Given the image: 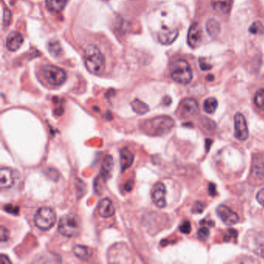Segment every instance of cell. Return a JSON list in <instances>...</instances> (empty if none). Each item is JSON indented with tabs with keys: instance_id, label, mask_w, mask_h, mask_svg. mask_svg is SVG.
Masks as SVG:
<instances>
[{
	"instance_id": "obj_1",
	"label": "cell",
	"mask_w": 264,
	"mask_h": 264,
	"mask_svg": "<svg viewBox=\"0 0 264 264\" xmlns=\"http://www.w3.org/2000/svg\"><path fill=\"white\" fill-rule=\"evenodd\" d=\"M85 64L87 70L94 75H100L106 67L104 55L96 46L88 45L85 51Z\"/></svg>"
},
{
	"instance_id": "obj_2",
	"label": "cell",
	"mask_w": 264,
	"mask_h": 264,
	"mask_svg": "<svg viewBox=\"0 0 264 264\" xmlns=\"http://www.w3.org/2000/svg\"><path fill=\"white\" fill-rule=\"evenodd\" d=\"M175 126V121L169 116H157L146 121L144 129L149 135L163 136L168 134Z\"/></svg>"
},
{
	"instance_id": "obj_3",
	"label": "cell",
	"mask_w": 264,
	"mask_h": 264,
	"mask_svg": "<svg viewBox=\"0 0 264 264\" xmlns=\"http://www.w3.org/2000/svg\"><path fill=\"white\" fill-rule=\"evenodd\" d=\"M171 76L177 83L188 85L193 79L192 70L188 61L183 59L175 60L171 65Z\"/></svg>"
},
{
	"instance_id": "obj_4",
	"label": "cell",
	"mask_w": 264,
	"mask_h": 264,
	"mask_svg": "<svg viewBox=\"0 0 264 264\" xmlns=\"http://www.w3.org/2000/svg\"><path fill=\"white\" fill-rule=\"evenodd\" d=\"M57 230L66 237H74L79 235L81 231V220L79 216L69 214L62 217L58 223Z\"/></svg>"
},
{
	"instance_id": "obj_5",
	"label": "cell",
	"mask_w": 264,
	"mask_h": 264,
	"mask_svg": "<svg viewBox=\"0 0 264 264\" xmlns=\"http://www.w3.org/2000/svg\"><path fill=\"white\" fill-rule=\"evenodd\" d=\"M56 222V214L51 208L43 207L35 214V223L41 230L50 229Z\"/></svg>"
},
{
	"instance_id": "obj_6",
	"label": "cell",
	"mask_w": 264,
	"mask_h": 264,
	"mask_svg": "<svg viewBox=\"0 0 264 264\" xmlns=\"http://www.w3.org/2000/svg\"><path fill=\"white\" fill-rule=\"evenodd\" d=\"M43 76L48 84L53 86H59L64 84L67 79V74L63 69L54 65L44 66Z\"/></svg>"
},
{
	"instance_id": "obj_7",
	"label": "cell",
	"mask_w": 264,
	"mask_h": 264,
	"mask_svg": "<svg viewBox=\"0 0 264 264\" xmlns=\"http://www.w3.org/2000/svg\"><path fill=\"white\" fill-rule=\"evenodd\" d=\"M234 127H235L236 138L240 141H245L249 137V129L246 119L242 113H238L234 117Z\"/></svg>"
},
{
	"instance_id": "obj_8",
	"label": "cell",
	"mask_w": 264,
	"mask_h": 264,
	"mask_svg": "<svg viewBox=\"0 0 264 264\" xmlns=\"http://www.w3.org/2000/svg\"><path fill=\"white\" fill-rule=\"evenodd\" d=\"M167 190L164 184L161 182L157 183L153 186L151 191V199L155 206L159 209L166 207Z\"/></svg>"
},
{
	"instance_id": "obj_9",
	"label": "cell",
	"mask_w": 264,
	"mask_h": 264,
	"mask_svg": "<svg viewBox=\"0 0 264 264\" xmlns=\"http://www.w3.org/2000/svg\"><path fill=\"white\" fill-rule=\"evenodd\" d=\"M199 104L194 98H186L180 103L178 107L179 115L183 118L194 116L199 112Z\"/></svg>"
},
{
	"instance_id": "obj_10",
	"label": "cell",
	"mask_w": 264,
	"mask_h": 264,
	"mask_svg": "<svg viewBox=\"0 0 264 264\" xmlns=\"http://www.w3.org/2000/svg\"><path fill=\"white\" fill-rule=\"evenodd\" d=\"M203 42V30L199 23H194L190 26L188 33V44L192 49L199 48Z\"/></svg>"
},
{
	"instance_id": "obj_11",
	"label": "cell",
	"mask_w": 264,
	"mask_h": 264,
	"mask_svg": "<svg viewBox=\"0 0 264 264\" xmlns=\"http://www.w3.org/2000/svg\"><path fill=\"white\" fill-rule=\"evenodd\" d=\"M216 212L219 218L222 219V222L226 225H235V224L238 223L239 220H240L238 215L224 205L218 206Z\"/></svg>"
},
{
	"instance_id": "obj_12",
	"label": "cell",
	"mask_w": 264,
	"mask_h": 264,
	"mask_svg": "<svg viewBox=\"0 0 264 264\" xmlns=\"http://www.w3.org/2000/svg\"><path fill=\"white\" fill-rule=\"evenodd\" d=\"M178 30L176 28L163 26L158 33V40L163 45H170L178 38Z\"/></svg>"
},
{
	"instance_id": "obj_13",
	"label": "cell",
	"mask_w": 264,
	"mask_h": 264,
	"mask_svg": "<svg viewBox=\"0 0 264 264\" xmlns=\"http://www.w3.org/2000/svg\"><path fill=\"white\" fill-rule=\"evenodd\" d=\"M23 37L20 32L13 31L9 35L7 40V48L9 51H16L21 47L23 43Z\"/></svg>"
},
{
	"instance_id": "obj_14",
	"label": "cell",
	"mask_w": 264,
	"mask_h": 264,
	"mask_svg": "<svg viewBox=\"0 0 264 264\" xmlns=\"http://www.w3.org/2000/svg\"><path fill=\"white\" fill-rule=\"evenodd\" d=\"M98 215L103 218H110L115 214V208L112 201L109 199H103L100 201L98 206Z\"/></svg>"
},
{
	"instance_id": "obj_15",
	"label": "cell",
	"mask_w": 264,
	"mask_h": 264,
	"mask_svg": "<svg viewBox=\"0 0 264 264\" xmlns=\"http://www.w3.org/2000/svg\"><path fill=\"white\" fill-rule=\"evenodd\" d=\"M14 184L12 170L8 168H2L0 170V186L2 189L11 188Z\"/></svg>"
},
{
	"instance_id": "obj_16",
	"label": "cell",
	"mask_w": 264,
	"mask_h": 264,
	"mask_svg": "<svg viewBox=\"0 0 264 264\" xmlns=\"http://www.w3.org/2000/svg\"><path fill=\"white\" fill-rule=\"evenodd\" d=\"M211 3L214 10L222 16L229 13L233 7V0H212Z\"/></svg>"
},
{
	"instance_id": "obj_17",
	"label": "cell",
	"mask_w": 264,
	"mask_h": 264,
	"mask_svg": "<svg viewBox=\"0 0 264 264\" xmlns=\"http://www.w3.org/2000/svg\"><path fill=\"white\" fill-rule=\"evenodd\" d=\"M134 154L128 148H123L120 151V164L122 172L130 168L134 163Z\"/></svg>"
},
{
	"instance_id": "obj_18",
	"label": "cell",
	"mask_w": 264,
	"mask_h": 264,
	"mask_svg": "<svg viewBox=\"0 0 264 264\" xmlns=\"http://www.w3.org/2000/svg\"><path fill=\"white\" fill-rule=\"evenodd\" d=\"M113 168V159L110 155H107L103 160V165H102L101 173L100 177L103 178L104 181L110 179L111 177L112 171Z\"/></svg>"
},
{
	"instance_id": "obj_19",
	"label": "cell",
	"mask_w": 264,
	"mask_h": 264,
	"mask_svg": "<svg viewBox=\"0 0 264 264\" xmlns=\"http://www.w3.org/2000/svg\"><path fill=\"white\" fill-rule=\"evenodd\" d=\"M73 253L75 256L83 261L88 260L92 256V250L88 246L82 245H76L74 246Z\"/></svg>"
},
{
	"instance_id": "obj_20",
	"label": "cell",
	"mask_w": 264,
	"mask_h": 264,
	"mask_svg": "<svg viewBox=\"0 0 264 264\" xmlns=\"http://www.w3.org/2000/svg\"><path fill=\"white\" fill-rule=\"evenodd\" d=\"M206 27L207 33L212 38H215L220 34V23L215 19H210V20H208Z\"/></svg>"
},
{
	"instance_id": "obj_21",
	"label": "cell",
	"mask_w": 264,
	"mask_h": 264,
	"mask_svg": "<svg viewBox=\"0 0 264 264\" xmlns=\"http://www.w3.org/2000/svg\"><path fill=\"white\" fill-rule=\"evenodd\" d=\"M68 0H46V5L50 11L59 13L67 4Z\"/></svg>"
},
{
	"instance_id": "obj_22",
	"label": "cell",
	"mask_w": 264,
	"mask_h": 264,
	"mask_svg": "<svg viewBox=\"0 0 264 264\" xmlns=\"http://www.w3.org/2000/svg\"><path fill=\"white\" fill-rule=\"evenodd\" d=\"M133 110L139 115H144L150 110L149 106L140 100H135L131 103Z\"/></svg>"
},
{
	"instance_id": "obj_23",
	"label": "cell",
	"mask_w": 264,
	"mask_h": 264,
	"mask_svg": "<svg viewBox=\"0 0 264 264\" xmlns=\"http://www.w3.org/2000/svg\"><path fill=\"white\" fill-rule=\"evenodd\" d=\"M218 101L215 98H209L206 100L203 103V110L206 113L209 114H212L215 113L217 108H218Z\"/></svg>"
},
{
	"instance_id": "obj_24",
	"label": "cell",
	"mask_w": 264,
	"mask_h": 264,
	"mask_svg": "<svg viewBox=\"0 0 264 264\" xmlns=\"http://www.w3.org/2000/svg\"><path fill=\"white\" fill-rule=\"evenodd\" d=\"M48 50H49V52L54 57H58L59 55L61 54V47H60V43L57 42V41L50 42L48 44Z\"/></svg>"
},
{
	"instance_id": "obj_25",
	"label": "cell",
	"mask_w": 264,
	"mask_h": 264,
	"mask_svg": "<svg viewBox=\"0 0 264 264\" xmlns=\"http://www.w3.org/2000/svg\"><path fill=\"white\" fill-rule=\"evenodd\" d=\"M254 103L258 108L264 111V88L259 89L255 95Z\"/></svg>"
},
{
	"instance_id": "obj_26",
	"label": "cell",
	"mask_w": 264,
	"mask_h": 264,
	"mask_svg": "<svg viewBox=\"0 0 264 264\" xmlns=\"http://www.w3.org/2000/svg\"><path fill=\"white\" fill-rule=\"evenodd\" d=\"M253 174L259 179H264V163H259L253 167Z\"/></svg>"
},
{
	"instance_id": "obj_27",
	"label": "cell",
	"mask_w": 264,
	"mask_h": 264,
	"mask_svg": "<svg viewBox=\"0 0 264 264\" xmlns=\"http://www.w3.org/2000/svg\"><path fill=\"white\" fill-rule=\"evenodd\" d=\"M249 31H250V33L253 34V35H257V34L259 33H262L263 26H262V23H261L260 22L256 21L250 26Z\"/></svg>"
},
{
	"instance_id": "obj_28",
	"label": "cell",
	"mask_w": 264,
	"mask_h": 264,
	"mask_svg": "<svg viewBox=\"0 0 264 264\" xmlns=\"http://www.w3.org/2000/svg\"><path fill=\"white\" fill-rule=\"evenodd\" d=\"M197 237L199 240H203V241H206L208 240L209 237V230L207 227L203 226L201 227L197 231Z\"/></svg>"
},
{
	"instance_id": "obj_29",
	"label": "cell",
	"mask_w": 264,
	"mask_h": 264,
	"mask_svg": "<svg viewBox=\"0 0 264 264\" xmlns=\"http://www.w3.org/2000/svg\"><path fill=\"white\" fill-rule=\"evenodd\" d=\"M237 235H238V234H237V230L230 228L227 231V234L224 237V241L230 242L233 240H237Z\"/></svg>"
},
{
	"instance_id": "obj_30",
	"label": "cell",
	"mask_w": 264,
	"mask_h": 264,
	"mask_svg": "<svg viewBox=\"0 0 264 264\" xmlns=\"http://www.w3.org/2000/svg\"><path fill=\"white\" fill-rule=\"evenodd\" d=\"M255 253L260 257L264 258V238L258 242L255 248Z\"/></svg>"
},
{
	"instance_id": "obj_31",
	"label": "cell",
	"mask_w": 264,
	"mask_h": 264,
	"mask_svg": "<svg viewBox=\"0 0 264 264\" xmlns=\"http://www.w3.org/2000/svg\"><path fill=\"white\" fill-rule=\"evenodd\" d=\"M179 230L181 233L184 234H189L191 232V222L188 221H184L179 227Z\"/></svg>"
},
{
	"instance_id": "obj_32",
	"label": "cell",
	"mask_w": 264,
	"mask_h": 264,
	"mask_svg": "<svg viewBox=\"0 0 264 264\" xmlns=\"http://www.w3.org/2000/svg\"><path fill=\"white\" fill-rule=\"evenodd\" d=\"M10 233L8 228H6L4 225L0 227V239H1V241H7L9 238H10Z\"/></svg>"
},
{
	"instance_id": "obj_33",
	"label": "cell",
	"mask_w": 264,
	"mask_h": 264,
	"mask_svg": "<svg viewBox=\"0 0 264 264\" xmlns=\"http://www.w3.org/2000/svg\"><path fill=\"white\" fill-rule=\"evenodd\" d=\"M199 65H200L201 69L203 71L211 70L212 68V64H209L207 60L204 57L199 58Z\"/></svg>"
},
{
	"instance_id": "obj_34",
	"label": "cell",
	"mask_w": 264,
	"mask_h": 264,
	"mask_svg": "<svg viewBox=\"0 0 264 264\" xmlns=\"http://www.w3.org/2000/svg\"><path fill=\"white\" fill-rule=\"evenodd\" d=\"M205 207H206V206H205L204 203H201V202H197V203L194 205V206H193V213H202V212H203V211H204Z\"/></svg>"
},
{
	"instance_id": "obj_35",
	"label": "cell",
	"mask_w": 264,
	"mask_h": 264,
	"mask_svg": "<svg viewBox=\"0 0 264 264\" xmlns=\"http://www.w3.org/2000/svg\"><path fill=\"white\" fill-rule=\"evenodd\" d=\"M12 15L10 10L5 9L4 13V26H8L11 21Z\"/></svg>"
},
{
	"instance_id": "obj_36",
	"label": "cell",
	"mask_w": 264,
	"mask_h": 264,
	"mask_svg": "<svg viewBox=\"0 0 264 264\" xmlns=\"http://www.w3.org/2000/svg\"><path fill=\"white\" fill-rule=\"evenodd\" d=\"M256 200L261 206H264V188H262L256 194Z\"/></svg>"
},
{
	"instance_id": "obj_37",
	"label": "cell",
	"mask_w": 264,
	"mask_h": 264,
	"mask_svg": "<svg viewBox=\"0 0 264 264\" xmlns=\"http://www.w3.org/2000/svg\"><path fill=\"white\" fill-rule=\"evenodd\" d=\"M209 193L212 197H215L217 194L216 185L213 183H210L209 185Z\"/></svg>"
},
{
	"instance_id": "obj_38",
	"label": "cell",
	"mask_w": 264,
	"mask_h": 264,
	"mask_svg": "<svg viewBox=\"0 0 264 264\" xmlns=\"http://www.w3.org/2000/svg\"><path fill=\"white\" fill-rule=\"evenodd\" d=\"M1 262H3V263H11V261L10 260L8 256L2 254L1 255Z\"/></svg>"
},
{
	"instance_id": "obj_39",
	"label": "cell",
	"mask_w": 264,
	"mask_h": 264,
	"mask_svg": "<svg viewBox=\"0 0 264 264\" xmlns=\"http://www.w3.org/2000/svg\"><path fill=\"white\" fill-rule=\"evenodd\" d=\"M206 79H207V80H209V81H213L214 77L212 76V75H208L207 78H206Z\"/></svg>"
}]
</instances>
